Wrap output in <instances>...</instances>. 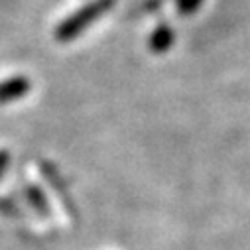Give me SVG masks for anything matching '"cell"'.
Segmentation results:
<instances>
[{"label": "cell", "instance_id": "cell-3", "mask_svg": "<svg viewBox=\"0 0 250 250\" xmlns=\"http://www.w3.org/2000/svg\"><path fill=\"white\" fill-rule=\"evenodd\" d=\"M173 42H175L173 30L164 24V26H158V28L152 32L148 45H150V49H152L154 53H164V51H167V49L173 45Z\"/></svg>", "mask_w": 250, "mask_h": 250}, {"label": "cell", "instance_id": "cell-1", "mask_svg": "<svg viewBox=\"0 0 250 250\" xmlns=\"http://www.w3.org/2000/svg\"><path fill=\"white\" fill-rule=\"evenodd\" d=\"M116 4V0H91L79 10H75L71 16H67L55 28V40L61 43L73 42L83 32H87L97 20H101L106 12H110Z\"/></svg>", "mask_w": 250, "mask_h": 250}, {"label": "cell", "instance_id": "cell-2", "mask_svg": "<svg viewBox=\"0 0 250 250\" xmlns=\"http://www.w3.org/2000/svg\"><path fill=\"white\" fill-rule=\"evenodd\" d=\"M32 89V83L24 75H16L10 79L0 81V104H8L12 101L24 99Z\"/></svg>", "mask_w": 250, "mask_h": 250}, {"label": "cell", "instance_id": "cell-5", "mask_svg": "<svg viewBox=\"0 0 250 250\" xmlns=\"http://www.w3.org/2000/svg\"><path fill=\"white\" fill-rule=\"evenodd\" d=\"M203 0H177V8L181 14H193L199 6H201Z\"/></svg>", "mask_w": 250, "mask_h": 250}, {"label": "cell", "instance_id": "cell-6", "mask_svg": "<svg viewBox=\"0 0 250 250\" xmlns=\"http://www.w3.org/2000/svg\"><path fill=\"white\" fill-rule=\"evenodd\" d=\"M8 164H10V154H8V150H0V179H2V175H4V171H6V167H8Z\"/></svg>", "mask_w": 250, "mask_h": 250}, {"label": "cell", "instance_id": "cell-4", "mask_svg": "<svg viewBox=\"0 0 250 250\" xmlns=\"http://www.w3.org/2000/svg\"><path fill=\"white\" fill-rule=\"evenodd\" d=\"M28 199L32 201L34 207H38L42 213H45V199L42 195V191L38 189V187H28Z\"/></svg>", "mask_w": 250, "mask_h": 250}]
</instances>
